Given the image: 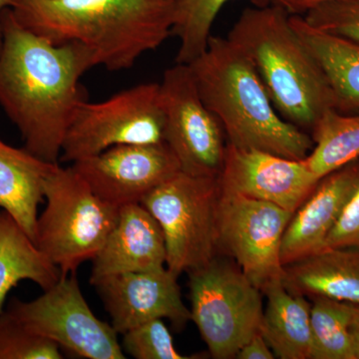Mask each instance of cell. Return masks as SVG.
<instances>
[{"label": "cell", "mask_w": 359, "mask_h": 359, "mask_svg": "<svg viewBox=\"0 0 359 359\" xmlns=\"http://www.w3.org/2000/svg\"><path fill=\"white\" fill-rule=\"evenodd\" d=\"M0 22V107L26 150L58 164L71 122L87 101L80 78L98 66L95 56L84 45H56L29 32L9 7Z\"/></svg>", "instance_id": "1"}, {"label": "cell", "mask_w": 359, "mask_h": 359, "mask_svg": "<svg viewBox=\"0 0 359 359\" xmlns=\"http://www.w3.org/2000/svg\"><path fill=\"white\" fill-rule=\"evenodd\" d=\"M16 20L51 43L84 45L97 65L133 67L172 34V0H13Z\"/></svg>", "instance_id": "2"}, {"label": "cell", "mask_w": 359, "mask_h": 359, "mask_svg": "<svg viewBox=\"0 0 359 359\" xmlns=\"http://www.w3.org/2000/svg\"><path fill=\"white\" fill-rule=\"evenodd\" d=\"M187 65L226 144L292 160L308 157L314 145L311 135L280 117L254 66L230 40L212 35L204 53Z\"/></svg>", "instance_id": "3"}, {"label": "cell", "mask_w": 359, "mask_h": 359, "mask_svg": "<svg viewBox=\"0 0 359 359\" xmlns=\"http://www.w3.org/2000/svg\"><path fill=\"white\" fill-rule=\"evenodd\" d=\"M278 4L245 8L229 32L256 69L273 107L285 121L311 135L321 116L337 110L325 73Z\"/></svg>", "instance_id": "4"}, {"label": "cell", "mask_w": 359, "mask_h": 359, "mask_svg": "<svg viewBox=\"0 0 359 359\" xmlns=\"http://www.w3.org/2000/svg\"><path fill=\"white\" fill-rule=\"evenodd\" d=\"M46 205L34 244L63 276L92 261L117 222L119 208L100 199L72 166L57 164L44 182Z\"/></svg>", "instance_id": "5"}, {"label": "cell", "mask_w": 359, "mask_h": 359, "mask_svg": "<svg viewBox=\"0 0 359 359\" xmlns=\"http://www.w3.org/2000/svg\"><path fill=\"white\" fill-rule=\"evenodd\" d=\"M191 320L195 323L212 358H236L263 320L262 290L233 259L217 255L188 271Z\"/></svg>", "instance_id": "6"}, {"label": "cell", "mask_w": 359, "mask_h": 359, "mask_svg": "<svg viewBox=\"0 0 359 359\" xmlns=\"http://www.w3.org/2000/svg\"><path fill=\"white\" fill-rule=\"evenodd\" d=\"M219 177L180 171L141 201L157 219L166 244V266L176 276L200 268L218 255Z\"/></svg>", "instance_id": "7"}, {"label": "cell", "mask_w": 359, "mask_h": 359, "mask_svg": "<svg viewBox=\"0 0 359 359\" xmlns=\"http://www.w3.org/2000/svg\"><path fill=\"white\" fill-rule=\"evenodd\" d=\"M163 143L160 83H142L102 102L82 103L65 135L60 160L74 163L118 145Z\"/></svg>", "instance_id": "8"}, {"label": "cell", "mask_w": 359, "mask_h": 359, "mask_svg": "<svg viewBox=\"0 0 359 359\" xmlns=\"http://www.w3.org/2000/svg\"><path fill=\"white\" fill-rule=\"evenodd\" d=\"M7 311L29 332L78 358H126L117 332L91 311L75 273L61 276L33 301L13 299Z\"/></svg>", "instance_id": "9"}, {"label": "cell", "mask_w": 359, "mask_h": 359, "mask_svg": "<svg viewBox=\"0 0 359 359\" xmlns=\"http://www.w3.org/2000/svg\"><path fill=\"white\" fill-rule=\"evenodd\" d=\"M294 212L221 190L217 208V250L231 257L259 290L282 278L280 245Z\"/></svg>", "instance_id": "10"}, {"label": "cell", "mask_w": 359, "mask_h": 359, "mask_svg": "<svg viewBox=\"0 0 359 359\" xmlns=\"http://www.w3.org/2000/svg\"><path fill=\"white\" fill-rule=\"evenodd\" d=\"M165 115V143L181 171L193 176L219 177L226 156V135L203 102L190 68L176 63L160 83Z\"/></svg>", "instance_id": "11"}, {"label": "cell", "mask_w": 359, "mask_h": 359, "mask_svg": "<svg viewBox=\"0 0 359 359\" xmlns=\"http://www.w3.org/2000/svg\"><path fill=\"white\" fill-rule=\"evenodd\" d=\"M100 199L116 208L138 204L156 187L181 171L166 143L118 145L72 163Z\"/></svg>", "instance_id": "12"}, {"label": "cell", "mask_w": 359, "mask_h": 359, "mask_svg": "<svg viewBox=\"0 0 359 359\" xmlns=\"http://www.w3.org/2000/svg\"><path fill=\"white\" fill-rule=\"evenodd\" d=\"M177 280L178 276L164 266L107 276L94 287L118 334L156 318H168L182 330L191 320V311Z\"/></svg>", "instance_id": "13"}, {"label": "cell", "mask_w": 359, "mask_h": 359, "mask_svg": "<svg viewBox=\"0 0 359 359\" xmlns=\"http://www.w3.org/2000/svg\"><path fill=\"white\" fill-rule=\"evenodd\" d=\"M318 181L304 160L229 144L219 176L221 190L271 203L292 212L297 211Z\"/></svg>", "instance_id": "14"}, {"label": "cell", "mask_w": 359, "mask_h": 359, "mask_svg": "<svg viewBox=\"0 0 359 359\" xmlns=\"http://www.w3.org/2000/svg\"><path fill=\"white\" fill-rule=\"evenodd\" d=\"M359 185V158L320 179L292 215L282 240L283 266L318 252Z\"/></svg>", "instance_id": "15"}, {"label": "cell", "mask_w": 359, "mask_h": 359, "mask_svg": "<svg viewBox=\"0 0 359 359\" xmlns=\"http://www.w3.org/2000/svg\"><path fill=\"white\" fill-rule=\"evenodd\" d=\"M166 244L157 219L143 205H123L117 222L92 259L90 283L107 276L166 266Z\"/></svg>", "instance_id": "16"}, {"label": "cell", "mask_w": 359, "mask_h": 359, "mask_svg": "<svg viewBox=\"0 0 359 359\" xmlns=\"http://www.w3.org/2000/svg\"><path fill=\"white\" fill-rule=\"evenodd\" d=\"M290 294L359 304V250L323 249L283 266Z\"/></svg>", "instance_id": "17"}, {"label": "cell", "mask_w": 359, "mask_h": 359, "mask_svg": "<svg viewBox=\"0 0 359 359\" xmlns=\"http://www.w3.org/2000/svg\"><path fill=\"white\" fill-rule=\"evenodd\" d=\"M55 165L0 138V209L8 212L33 242L45 179Z\"/></svg>", "instance_id": "18"}, {"label": "cell", "mask_w": 359, "mask_h": 359, "mask_svg": "<svg viewBox=\"0 0 359 359\" xmlns=\"http://www.w3.org/2000/svg\"><path fill=\"white\" fill-rule=\"evenodd\" d=\"M290 20L325 73L334 94L337 111L359 113V44L316 29L304 16L290 15Z\"/></svg>", "instance_id": "19"}, {"label": "cell", "mask_w": 359, "mask_h": 359, "mask_svg": "<svg viewBox=\"0 0 359 359\" xmlns=\"http://www.w3.org/2000/svg\"><path fill=\"white\" fill-rule=\"evenodd\" d=\"M262 292L268 304L259 332L273 353L280 359H311V302L287 292L282 278L268 283Z\"/></svg>", "instance_id": "20"}, {"label": "cell", "mask_w": 359, "mask_h": 359, "mask_svg": "<svg viewBox=\"0 0 359 359\" xmlns=\"http://www.w3.org/2000/svg\"><path fill=\"white\" fill-rule=\"evenodd\" d=\"M61 271L37 248L15 219L0 211V313L7 295L21 280H32L42 290L51 289Z\"/></svg>", "instance_id": "21"}, {"label": "cell", "mask_w": 359, "mask_h": 359, "mask_svg": "<svg viewBox=\"0 0 359 359\" xmlns=\"http://www.w3.org/2000/svg\"><path fill=\"white\" fill-rule=\"evenodd\" d=\"M313 148L304 164L316 179L359 158V113L328 110L311 132Z\"/></svg>", "instance_id": "22"}, {"label": "cell", "mask_w": 359, "mask_h": 359, "mask_svg": "<svg viewBox=\"0 0 359 359\" xmlns=\"http://www.w3.org/2000/svg\"><path fill=\"white\" fill-rule=\"evenodd\" d=\"M351 321V304L311 299V359H356Z\"/></svg>", "instance_id": "23"}, {"label": "cell", "mask_w": 359, "mask_h": 359, "mask_svg": "<svg viewBox=\"0 0 359 359\" xmlns=\"http://www.w3.org/2000/svg\"><path fill=\"white\" fill-rule=\"evenodd\" d=\"M230 0H172L174 22L172 34L179 39L176 63L189 65L204 53L212 36V23L222 7ZM256 6L271 4V0H252Z\"/></svg>", "instance_id": "24"}, {"label": "cell", "mask_w": 359, "mask_h": 359, "mask_svg": "<svg viewBox=\"0 0 359 359\" xmlns=\"http://www.w3.org/2000/svg\"><path fill=\"white\" fill-rule=\"evenodd\" d=\"M60 347L33 334L7 311L0 313V359H62Z\"/></svg>", "instance_id": "25"}, {"label": "cell", "mask_w": 359, "mask_h": 359, "mask_svg": "<svg viewBox=\"0 0 359 359\" xmlns=\"http://www.w3.org/2000/svg\"><path fill=\"white\" fill-rule=\"evenodd\" d=\"M125 354L136 359H194L177 351L173 337L162 318L149 320L123 334Z\"/></svg>", "instance_id": "26"}, {"label": "cell", "mask_w": 359, "mask_h": 359, "mask_svg": "<svg viewBox=\"0 0 359 359\" xmlns=\"http://www.w3.org/2000/svg\"><path fill=\"white\" fill-rule=\"evenodd\" d=\"M309 25L359 44V0H337L304 14Z\"/></svg>", "instance_id": "27"}, {"label": "cell", "mask_w": 359, "mask_h": 359, "mask_svg": "<svg viewBox=\"0 0 359 359\" xmlns=\"http://www.w3.org/2000/svg\"><path fill=\"white\" fill-rule=\"evenodd\" d=\"M323 249L359 250V185L327 236Z\"/></svg>", "instance_id": "28"}, {"label": "cell", "mask_w": 359, "mask_h": 359, "mask_svg": "<svg viewBox=\"0 0 359 359\" xmlns=\"http://www.w3.org/2000/svg\"><path fill=\"white\" fill-rule=\"evenodd\" d=\"M275 358V353L262 337L261 332L255 334L247 344L243 346L236 355V358L238 359H273Z\"/></svg>", "instance_id": "29"}, {"label": "cell", "mask_w": 359, "mask_h": 359, "mask_svg": "<svg viewBox=\"0 0 359 359\" xmlns=\"http://www.w3.org/2000/svg\"><path fill=\"white\" fill-rule=\"evenodd\" d=\"M337 0H271V4L282 6L290 15H302L314 7Z\"/></svg>", "instance_id": "30"}, {"label": "cell", "mask_w": 359, "mask_h": 359, "mask_svg": "<svg viewBox=\"0 0 359 359\" xmlns=\"http://www.w3.org/2000/svg\"><path fill=\"white\" fill-rule=\"evenodd\" d=\"M351 330L353 334L355 358L359 359V304H351Z\"/></svg>", "instance_id": "31"}, {"label": "cell", "mask_w": 359, "mask_h": 359, "mask_svg": "<svg viewBox=\"0 0 359 359\" xmlns=\"http://www.w3.org/2000/svg\"><path fill=\"white\" fill-rule=\"evenodd\" d=\"M11 1L13 0H0V16H1L2 11L4 9L8 8V7L11 6ZM2 46V29H1V22H0V50H1Z\"/></svg>", "instance_id": "32"}]
</instances>
